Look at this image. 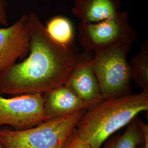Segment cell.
Segmentation results:
<instances>
[{
	"mask_svg": "<svg viewBox=\"0 0 148 148\" xmlns=\"http://www.w3.org/2000/svg\"><path fill=\"white\" fill-rule=\"evenodd\" d=\"M71 11L82 23H95L116 15L121 0H73Z\"/></svg>",
	"mask_w": 148,
	"mask_h": 148,
	"instance_id": "10",
	"label": "cell"
},
{
	"mask_svg": "<svg viewBox=\"0 0 148 148\" xmlns=\"http://www.w3.org/2000/svg\"><path fill=\"white\" fill-rule=\"evenodd\" d=\"M86 110L49 119L24 130L0 129V141L4 148H63Z\"/></svg>",
	"mask_w": 148,
	"mask_h": 148,
	"instance_id": "3",
	"label": "cell"
},
{
	"mask_svg": "<svg viewBox=\"0 0 148 148\" xmlns=\"http://www.w3.org/2000/svg\"><path fill=\"white\" fill-rule=\"evenodd\" d=\"M90 52L82 56L64 85L71 90L86 106L87 110L103 101L100 86L92 68Z\"/></svg>",
	"mask_w": 148,
	"mask_h": 148,
	"instance_id": "8",
	"label": "cell"
},
{
	"mask_svg": "<svg viewBox=\"0 0 148 148\" xmlns=\"http://www.w3.org/2000/svg\"><path fill=\"white\" fill-rule=\"evenodd\" d=\"M7 2L5 0H0V25L8 26L7 18Z\"/></svg>",
	"mask_w": 148,
	"mask_h": 148,
	"instance_id": "15",
	"label": "cell"
},
{
	"mask_svg": "<svg viewBox=\"0 0 148 148\" xmlns=\"http://www.w3.org/2000/svg\"><path fill=\"white\" fill-rule=\"evenodd\" d=\"M137 117L133 120L122 134L109 138L103 148H136L143 140V135Z\"/></svg>",
	"mask_w": 148,
	"mask_h": 148,
	"instance_id": "12",
	"label": "cell"
},
{
	"mask_svg": "<svg viewBox=\"0 0 148 148\" xmlns=\"http://www.w3.org/2000/svg\"><path fill=\"white\" fill-rule=\"evenodd\" d=\"M45 28L49 36L59 45L66 47L75 46L74 25L68 17L53 16L47 21Z\"/></svg>",
	"mask_w": 148,
	"mask_h": 148,
	"instance_id": "11",
	"label": "cell"
},
{
	"mask_svg": "<svg viewBox=\"0 0 148 148\" xmlns=\"http://www.w3.org/2000/svg\"><path fill=\"white\" fill-rule=\"evenodd\" d=\"M140 127L143 133V140L136 148H148V124L139 120Z\"/></svg>",
	"mask_w": 148,
	"mask_h": 148,
	"instance_id": "16",
	"label": "cell"
},
{
	"mask_svg": "<svg viewBox=\"0 0 148 148\" xmlns=\"http://www.w3.org/2000/svg\"><path fill=\"white\" fill-rule=\"evenodd\" d=\"M148 110V90L104 99L86 110L76 132L92 148H101L114 133Z\"/></svg>",
	"mask_w": 148,
	"mask_h": 148,
	"instance_id": "2",
	"label": "cell"
},
{
	"mask_svg": "<svg viewBox=\"0 0 148 148\" xmlns=\"http://www.w3.org/2000/svg\"><path fill=\"white\" fill-rule=\"evenodd\" d=\"M63 148H92V147L89 144L85 142L77 136L75 130L73 134Z\"/></svg>",
	"mask_w": 148,
	"mask_h": 148,
	"instance_id": "14",
	"label": "cell"
},
{
	"mask_svg": "<svg viewBox=\"0 0 148 148\" xmlns=\"http://www.w3.org/2000/svg\"><path fill=\"white\" fill-rule=\"evenodd\" d=\"M29 55L0 74V95H43L64 85L82 56L75 45L64 47L49 36L35 12L28 15Z\"/></svg>",
	"mask_w": 148,
	"mask_h": 148,
	"instance_id": "1",
	"label": "cell"
},
{
	"mask_svg": "<svg viewBox=\"0 0 148 148\" xmlns=\"http://www.w3.org/2000/svg\"><path fill=\"white\" fill-rule=\"evenodd\" d=\"M0 148H4L3 145H2V143L1 142V141H0Z\"/></svg>",
	"mask_w": 148,
	"mask_h": 148,
	"instance_id": "17",
	"label": "cell"
},
{
	"mask_svg": "<svg viewBox=\"0 0 148 148\" xmlns=\"http://www.w3.org/2000/svg\"><path fill=\"white\" fill-rule=\"evenodd\" d=\"M137 36L126 11L101 21L79 22L78 25V40L86 52L95 53L119 43L133 42Z\"/></svg>",
	"mask_w": 148,
	"mask_h": 148,
	"instance_id": "5",
	"label": "cell"
},
{
	"mask_svg": "<svg viewBox=\"0 0 148 148\" xmlns=\"http://www.w3.org/2000/svg\"><path fill=\"white\" fill-rule=\"evenodd\" d=\"M46 120L42 94H25L9 98L0 95V127L8 125L14 130L21 131Z\"/></svg>",
	"mask_w": 148,
	"mask_h": 148,
	"instance_id": "6",
	"label": "cell"
},
{
	"mask_svg": "<svg viewBox=\"0 0 148 148\" xmlns=\"http://www.w3.org/2000/svg\"><path fill=\"white\" fill-rule=\"evenodd\" d=\"M131 79L142 88L148 91V41L143 43L140 51L130 63Z\"/></svg>",
	"mask_w": 148,
	"mask_h": 148,
	"instance_id": "13",
	"label": "cell"
},
{
	"mask_svg": "<svg viewBox=\"0 0 148 148\" xmlns=\"http://www.w3.org/2000/svg\"><path fill=\"white\" fill-rule=\"evenodd\" d=\"M30 38L27 14L21 16L10 26L0 27V74L29 53Z\"/></svg>",
	"mask_w": 148,
	"mask_h": 148,
	"instance_id": "7",
	"label": "cell"
},
{
	"mask_svg": "<svg viewBox=\"0 0 148 148\" xmlns=\"http://www.w3.org/2000/svg\"><path fill=\"white\" fill-rule=\"evenodd\" d=\"M43 96L45 112L47 120L80 110H87L85 104L64 85L48 91Z\"/></svg>",
	"mask_w": 148,
	"mask_h": 148,
	"instance_id": "9",
	"label": "cell"
},
{
	"mask_svg": "<svg viewBox=\"0 0 148 148\" xmlns=\"http://www.w3.org/2000/svg\"><path fill=\"white\" fill-rule=\"evenodd\" d=\"M133 42L125 41L95 53L92 68L103 99L131 94L130 63L127 56Z\"/></svg>",
	"mask_w": 148,
	"mask_h": 148,
	"instance_id": "4",
	"label": "cell"
}]
</instances>
